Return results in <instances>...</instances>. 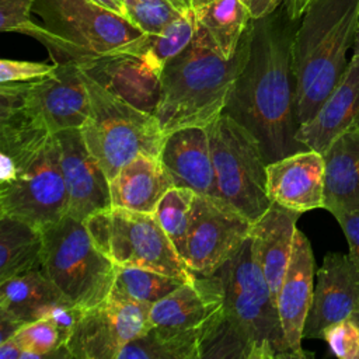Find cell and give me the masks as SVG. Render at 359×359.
I'll list each match as a JSON object with an SVG mask.
<instances>
[{"instance_id": "obj_14", "label": "cell", "mask_w": 359, "mask_h": 359, "mask_svg": "<svg viewBox=\"0 0 359 359\" xmlns=\"http://www.w3.org/2000/svg\"><path fill=\"white\" fill-rule=\"evenodd\" d=\"M150 306L109 293L83 309L66 341L70 358L118 359L121 349L147 327Z\"/></svg>"}, {"instance_id": "obj_21", "label": "cell", "mask_w": 359, "mask_h": 359, "mask_svg": "<svg viewBox=\"0 0 359 359\" xmlns=\"http://www.w3.org/2000/svg\"><path fill=\"white\" fill-rule=\"evenodd\" d=\"M300 212L271 203L268 210L252 224L251 244L252 254L258 262L276 302L283 282L296 233V223Z\"/></svg>"}, {"instance_id": "obj_13", "label": "cell", "mask_w": 359, "mask_h": 359, "mask_svg": "<svg viewBox=\"0 0 359 359\" xmlns=\"http://www.w3.org/2000/svg\"><path fill=\"white\" fill-rule=\"evenodd\" d=\"M252 222L226 201L196 194L182 259L198 275H212L250 237Z\"/></svg>"}, {"instance_id": "obj_34", "label": "cell", "mask_w": 359, "mask_h": 359, "mask_svg": "<svg viewBox=\"0 0 359 359\" xmlns=\"http://www.w3.org/2000/svg\"><path fill=\"white\" fill-rule=\"evenodd\" d=\"M323 339L334 356L341 359H359V325L349 317L324 331Z\"/></svg>"}, {"instance_id": "obj_12", "label": "cell", "mask_w": 359, "mask_h": 359, "mask_svg": "<svg viewBox=\"0 0 359 359\" xmlns=\"http://www.w3.org/2000/svg\"><path fill=\"white\" fill-rule=\"evenodd\" d=\"M95 245L116 266H140L192 280L194 273L154 215L109 208L84 220Z\"/></svg>"}, {"instance_id": "obj_44", "label": "cell", "mask_w": 359, "mask_h": 359, "mask_svg": "<svg viewBox=\"0 0 359 359\" xmlns=\"http://www.w3.org/2000/svg\"><path fill=\"white\" fill-rule=\"evenodd\" d=\"M180 1H182L184 4H187V6H189V7H192V3H191V0H180Z\"/></svg>"}, {"instance_id": "obj_18", "label": "cell", "mask_w": 359, "mask_h": 359, "mask_svg": "<svg viewBox=\"0 0 359 359\" xmlns=\"http://www.w3.org/2000/svg\"><path fill=\"white\" fill-rule=\"evenodd\" d=\"M316 261L309 238L296 229L293 251L280 285L276 306L293 359L313 356L303 351V330L314 292Z\"/></svg>"}, {"instance_id": "obj_4", "label": "cell", "mask_w": 359, "mask_h": 359, "mask_svg": "<svg viewBox=\"0 0 359 359\" xmlns=\"http://www.w3.org/2000/svg\"><path fill=\"white\" fill-rule=\"evenodd\" d=\"M359 28V0H314L293 39V72L300 126L310 121L341 80Z\"/></svg>"}, {"instance_id": "obj_38", "label": "cell", "mask_w": 359, "mask_h": 359, "mask_svg": "<svg viewBox=\"0 0 359 359\" xmlns=\"http://www.w3.org/2000/svg\"><path fill=\"white\" fill-rule=\"evenodd\" d=\"M314 0H285V10L290 20L299 21Z\"/></svg>"}, {"instance_id": "obj_43", "label": "cell", "mask_w": 359, "mask_h": 359, "mask_svg": "<svg viewBox=\"0 0 359 359\" xmlns=\"http://www.w3.org/2000/svg\"><path fill=\"white\" fill-rule=\"evenodd\" d=\"M206 1H209V0H191V3H192V7H198V6H201V4L206 3Z\"/></svg>"}, {"instance_id": "obj_25", "label": "cell", "mask_w": 359, "mask_h": 359, "mask_svg": "<svg viewBox=\"0 0 359 359\" xmlns=\"http://www.w3.org/2000/svg\"><path fill=\"white\" fill-rule=\"evenodd\" d=\"M72 303L41 268L0 283V313L24 324L43 318L59 304Z\"/></svg>"}, {"instance_id": "obj_39", "label": "cell", "mask_w": 359, "mask_h": 359, "mask_svg": "<svg viewBox=\"0 0 359 359\" xmlns=\"http://www.w3.org/2000/svg\"><path fill=\"white\" fill-rule=\"evenodd\" d=\"M22 351L14 338L0 342V359H21Z\"/></svg>"}, {"instance_id": "obj_6", "label": "cell", "mask_w": 359, "mask_h": 359, "mask_svg": "<svg viewBox=\"0 0 359 359\" xmlns=\"http://www.w3.org/2000/svg\"><path fill=\"white\" fill-rule=\"evenodd\" d=\"M50 32L53 63L86 62L118 52L143 35L126 17L94 0H35L32 7Z\"/></svg>"}, {"instance_id": "obj_8", "label": "cell", "mask_w": 359, "mask_h": 359, "mask_svg": "<svg viewBox=\"0 0 359 359\" xmlns=\"http://www.w3.org/2000/svg\"><path fill=\"white\" fill-rule=\"evenodd\" d=\"M56 70L32 81L1 83L0 121L55 135L80 128L90 115V97L77 63H56Z\"/></svg>"}, {"instance_id": "obj_3", "label": "cell", "mask_w": 359, "mask_h": 359, "mask_svg": "<svg viewBox=\"0 0 359 359\" xmlns=\"http://www.w3.org/2000/svg\"><path fill=\"white\" fill-rule=\"evenodd\" d=\"M248 50V28L234 56L227 59L198 24L192 41L160 73V93L153 114L164 135L187 126L206 128L223 114Z\"/></svg>"}, {"instance_id": "obj_32", "label": "cell", "mask_w": 359, "mask_h": 359, "mask_svg": "<svg viewBox=\"0 0 359 359\" xmlns=\"http://www.w3.org/2000/svg\"><path fill=\"white\" fill-rule=\"evenodd\" d=\"M125 17L143 34H158L184 15L189 6L180 0H123Z\"/></svg>"}, {"instance_id": "obj_41", "label": "cell", "mask_w": 359, "mask_h": 359, "mask_svg": "<svg viewBox=\"0 0 359 359\" xmlns=\"http://www.w3.org/2000/svg\"><path fill=\"white\" fill-rule=\"evenodd\" d=\"M353 55H359V28H358V34H356V39L353 43Z\"/></svg>"}, {"instance_id": "obj_31", "label": "cell", "mask_w": 359, "mask_h": 359, "mask_svg": "<svg viewBox=\"0 0 359 359\" xmlns=\"http://www.w3.org/2000/svg\"><path fill=\"white\" fill-rule=\"evenodd\" d=\"M11 338L15 339L22 351L21 359L70 358L65 334L49 317L25 324Z\"/></svg>"}, {"instance_id": "obj_17", "label": "cell", "mask_w": 359, "mask_h": 359, "mask_svg": "<svg viewBox=\"0 0 359 359\" xmlns=\"http://www.w3.org/2000/svg\"><path fill=\"white\" fill-rule=\"evenodd\" d=\"M325 185L324 156L302 150L266 164V194L271 202L304 213L323 208Z\"/></svg>"}, {"instance_id": "obj_16", "label": "cell", "mask_w": 359, "mask_h": 359, "mask_svg": "<svg viewBox=\"0 0 359 359\" xmlns=\"http://www.w3.org/2000/svg\"><path fill=\"white\" fill-rule=\"evenodd\" d=\"M359 309V268L348 254L328 252L317 269L303 339H323L324 331Z\"/></svg>"}, {"instance_id": "obj_7", "label": "cell", "mask_w": 359, "mask_h": 359, "mask_svg": "<svg viewBox=\"0 0 359 359\" xmlns=\"http://www.w3.org/2000/svg\"><path fill=\"white\" fill-rule=\"evenodd\" d=\"M42 236L41 269L74 306L88 309L109 296L116 265L95 245L84 222L66 215Z\"/></svg>"}, {"instance_id": "obj_5", "label": "cell", "mask_w": 359, "mask_h": 359, "mask_svg": "<svg viewBox=\"0 0 359 359\" xmlns=\"http://www.w3.org/2000/svg\"><path fill=\"white\" fill-rule=\"evenodd\" d=\"M80 72L90 97V115L81 133L107 178L112 181L137 156L158 157L165 135L154 114L108 90L81 67Z\"/></svg>"}, {"instance_id": "obj_40", "label": "cell", "mask_w": 359, "mask_h": 359, "mask_svg": "<svg viewBox=\"0 0 359 359\" xmlns=\"http://www.w3.org/2000/svg\"><path fill=\"white\" fill-rule=\"evenodd\" d=\"M95 3H98L100 6L114 11V13H118L121 15L125 17V6H123V0H94Z\"/></svg>"}, {"instance_id": "obj_2", "label": "cell", "mask_w": 359, "mask_h": 359, "mask_svg": "<svg viewBox=\"0 0 359 359\" xmlns=\"http://www.w3.org/2000/svg\"><path fill=\"white\" fill-rule=\"evenodd\" d=\"M215 273L223 285L224 311L202 358L293 359L276 302L254 258L251 236Z\"/></svg>"}, {"instance_id": "obj_36", "label": "cell", "mask_w": 359, "mask_h": 359, "mask_svg": "<svg viewBox=\"0 0 359 359\" xmlns=\"http://www.w3.org/2000/svg\"><path fill=\"white\" fill-rule=\"evenodd\" d=\"M339 223L348 245H349V258L359 268V210L346 212L335 216Z\"/></svg>"}, {"instance_id": "obj_9", "label": "cell", "mask_w": 359, "mask_h": 359, "mask_svg": "<svg viewBox=\"0 0 359 359\" xmlns=\"http://www.w3.org/2000/svg\"><path fill=\"white\" fill-rule=\"evenodd\" d=\"M224 311L220 278L195 275L192 280L150 307L147 327L171 359H202V351L219 327Z\"/></svg>"}, {"instance_id": "obj_33", "label": "cell", "mask_w": 359, "mask_h": 359, "mask_svg": "<svg viewBox=\"0 0 359 359\" xmlns=\"http://www.w3.org/2000/svg\"><path fill=\"white\" fill-rule=\"evenodd\" d=\"M35 0H0V29L20 32L39 41L45 48L50 42V32L32 20Z\"/></svg>"}, {"instance_id": "obj_11", "label": "cell", "mask_w": 359, "mask_h": 359, "mask_svg": "<svg viewBox=\"0 0 359 359\" xmlns=\"http://www.w3.org/2000/svg\"><path fill=\"white\" fill-rule=\"evenodd\" d=\"M219 198L252 223L271 206L266 194V161L257 137L227 114L206 126Z\"/></svg>"}, {"instance_id": "obj_10", "label": "cell", "mask_w": 359, "mask_h": 359, "mask_svg": "<svg viewBox=\"0 0 359 359\" xmlns=\"http://www.w3.org/2000/svg\"><path fill=\"white\" fill-rule=\"evenodd\" d=\"M7 157L15 163L17 172L11 181L0 184V216L43 230L67 215V189L56 133Z\"/></svg>"}, {"instance_id": "obj_24", "label": "cell", "mask_w": 359, "mask_h": 359, "mask_svg": "<svg viewBox=\"0 0 359 359\" xmlns=\"http://www.w3.org/2000/svg\"><path fill=\"white\" fill-rule=\"evenodd\" d=\"M324 205L334 217L359 210V130L345 133L323 153Z\"/></svg>"}, {"instance_id": "obj_27", "label": "cell", "mask_w": 359, "mask_h": 359, "mask_svg": "<svg viewBox=\"0 0 359 359\" xmlns=\"http://www.w3.org/2000/svg\"><path fill=\"white\" fill-rule=\"evenodd\" d=\"M198 24L209 34L219 52L230 59L244 36L251 14L241 0H209L194 7Z\"/></svg>"}, {"instance_id": "obj_23", "label": "cell", "mask_w": 359, "mask_h": 359, "mask_svg": "<svg viewBox=\"0 0 359 359\" xmlns=\"http://www.w3.org/2000/svg\"><path fill=\"white\" fill-rule=\"evenodd\" d=\"M172 187L161 160L142 154L123 165L109 181L112 206L154 215L161 198Z\"/></svg>"}, {"instance_id": "obj_26", "label": "cell", "mask_w": 359, "mask_h": 359, "mask_svg": "<svg viewBox=\"0 0 359 359\" xmlns=\"http://www.w3.org/2000/svg\"><path fill=\"white\" fill-rule=\"evenodd\" d=\"M42 230L18 219L0 216V283L41 268Z\"/></svg>"}, {"instance_id": "obj_20", "label": "cell", "mask_w": 359, "mask_h": 359, "mask_svg": "<svg viewBox=\"0 0 359 359\" xmlns=\"http://www.w3.org/2000/svg\"><path fill=\"white\" fill-rule=\"evenodd\" d=\"M158 158L174 187L219 198L216 172L206 128L187 126L165 135Z\"/></svg>"}, {"instance_id": "obj_37", "label": "cell", "mask_w": 359, "mask_h": 359, "mask_svg": "<svg viewBox=\"0 0 359 359\" xmlns=\"http://www.w3.org/2000/svg\"><path fill=\"white\" fill-rule=\"evenodd\" d=\"M280 4H285V0H248L247 8L252 20H258L275 13Z\"/></svg>"}, {"instance_id": "obj_29", "label": "cell", "mask_w": 359, "mask_h": 359, "mask_svg": "<svg viewBox=\"0 0 359 359\" xmlns=\"http://www.w3.org/2000/svg\"><path fill=\"white\" fill-rule=\"evenodd\" d=\"M185 282L188 280L147 268L116 266L111 293L151 307Z\"/></svg>"}, {"instance_id": "obj_30", "label": "cell", "mask_w": 359, "mask_h": 359, "mask_svg": "<svg viewBox=\"0 0 359 359\" xmlns=\"http://www.w3.org/2000/svg\"><path fill=\"white\" fill-rule=\"evenodd\" d=\"M195 196L196 194L189 188L172 187L161 198L154 213L158 224L181 258L185 252Z\"/></svg>"}, {"instance_id": "obj_1", "label": "cell", "mask_w": 359, "mask_h": 359, "mask_svg": "<svg viewBox=\"0 0 359 359\" xmlns=\"http://www.w3.org/2000/svg\"><path fill=\"white\" fill-rule=\"evenodd\" d=\"M296 22L278 10L250 22V50L223 112L259 142L265 161L309 150L297 139L300 128L293 72Z\"/></svg>"}, {"instance_id": "obj_19", "label": "cell", "mask_w": 359, "mask_h": 359, "mask_svg": "<svg viewBox=\"0 0 359 359\" xmlns=\"http://www.w3.org/2000/svg\"><path fill=\"white\" fill-rule=\"evenodd\" d=\"M359 130V55L348 66L316 115L303 123L296 139L307 149L324 153L339 136Z\"/></svg>"}, {"instance_id": "obj_28", "label": "cell", "mask_w": 359, "mask_h": 359, "mask_svg": "<svg viewBox=\"0 0 359 359\" xmlns=\"http://www.w3.org/2000/svg\"><path fill=\"white\" fill-rule=\"evenodd\" d=\"M198 31V20L194 7L172 21L158 34H143L118 52L135 55L144 60L154 72L161 73L167 62L177 56L192 41Z\"/></svg>"}, {"instance_id": "obj_42", "label": "cell", "mask_w": 359, "mask_h": 359, "mask_svg": "<svg viewBox=\"0 0 359 359\" xmlns=\"http://www.w3.org/2000/svg\"><path fill=\"white\" fill-rule=\"evenodd\" d=\"M351 318H352V320L359 325V309H358V310L351 316Z\"/></svg>"}, {"instance_id": "obj_45", "label": "cell", "mask_w": 359, "mask_h": 359, "mask_svg": "<svg viewBox=\"0 0 359 359\" xmlns=\"http://www.w3.org/2000/svg\"><path fill=\"white\" fill-rule=\"evenodd\" d=\"M241 1H243L245 6H247V3H248V0H241Z\"/></svg>"}, {"instance_id": "obj_22", "label": "cell", "mask_w": 359, "mask_h": 359, "mask_svg": "<svg viewBox=\"0 0 359 359\" xmlns=\"http://www.w3.org/2000/svg\"><path fill=\"white\" fill-rule=\"evenodd\" d=\"M79 66L108 90L153 114L160 93V74L140 57L115 52Z\"/></svg>"}, {"instance_id": "obj_15", "label": "cell", "mask_w": 359, "mask_h": 359, "mask_svg": "<svg viewBox=\"0 0 359 359\" xmlns=\"http://www.w3.org/2000/svg\"><path fill=\"white\" fill-rule=\"evenodd\" d=\"M56 139L67 189V215L84 222L91 215L112 208L109 180L88 150L81 129L60 130Z\"/></svg>"}, {"instance_id": "obj_35", "label": "cell", "mask_w": 359, "mask_h": 359, "mask_svg": "<svg viewBox=\"0 0 359 359\" xmlns=\"http://www.w3.org/2000/svg\"><path fill=\"white\" fill-rule=\"evenodd\" d=\"M56 63L46 65L41 62H27L14 59L0 60V84L32 81L52 74L56 70Z\"/></svg>"}]
</instances>
